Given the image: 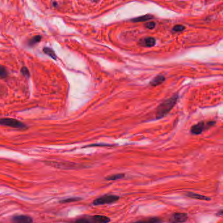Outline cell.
<instances>
[{"instance_id": "obj_10", "label": "cell", "mask_w": 223, "mask_h": 223, "mask_svg": "<svg viewBox=\"0 0 223 223\" xmlns=\"http://www.w3.org/2000/svg\"><path fill=\"white\" fill-rule=\"evenodd\" d=\"M161 222L162 220L159 218L151 217L137 220V221L134 222L133 223H160Z\"/></svg>"}, {"instance_id": "obj_18", "label": "cell", "mask_w": 223, "mask_h": 223, "mask_svg": "<svg viewBox=\"0 0 223 223\" xmlns=\"http://www.w3.org/2000/svg\"><path fill=\"white\" fill-rule=\"evenodd\" d=\"M82 198H77V197H74V198H66L64 199H62L61 200L60 203H70V202H78L79 200H81Z\"/></svg>"}, {"instance_id": "obj_21", "label": "cell", "mask_w": 223, "mask_h": 223, "mask_svg": "<svg viewBox=\"0 0 223 223\" xmlns=\"http://www.w3.org/2000/svg\"><path fill=\"white\" fill-rule=\"evenodd\" d=\"M145 26H146V28H147L148 29H153L155 27V23L154 22H149L147 23Z\"/></svg>"}, {"instance_id": "obj_5", "label": "cell", "mask_w": 223, "mask_h": 223, "mask_svg": "<svg viewBox=\"0 0 223 223\" xmlns=\"http://www.w3.org/2000/svg\"><path fill=\"white\" fill-rule=\"evenodd\" d=\"M188 220V215L186 213H174L170 218L171 223H183Z\"/></svg>"}, {"instance_id": "obj_20", "label": "cell", "mask_w": 223, "mask_h": 223, "mask_svg": "<svg viewBox=\"0 0 223 223\" xmlns=\"http://www.w3.org/2000/svg\"><path fill=\"white\" fill-rule=\"evenodd\" d=\"M21 73L23 75L25 76L26 77H30V71L27 67H24L21 69Z\"/></svg>"}, {"instance_id": "obj_16", "label": "cell", "mask_w": 223, "mask_h": 223, "mask_svg": "<svg viewBox=\"0 0 223 223\" xmlns=\"http://www.w3.org/2000/svg\"><path fill=\"white\" fill-rule=\"evenodd\" d=\"M41 38L42 37H41V35L34 36V37H32V39H30L28 41V44H29V45L30 46L34 45L35 44L39 42V41L41 40Z\"/></svg>"}, {"instance_id": "obj_9", "label": "cell", "mask_w": 223, "mask_h": 223, "mask_svg": "<svg viewBox=\"0 0 223 223\" xmlns=\"http://www.w3.org/2000/svg\"><path fill=\"white\" fill-rule=\"evenodd\" d=\"M185 195L187 197H188V198L195 199H198V200H205V201L211 200V198H209L208 196L202 195V194H197L195 193H193V192H187Z\"/></svg>"}, {"instance_id": "obj_8", "label": "cell", "mask_w": 223, "mask_h": 223, "mask_svg": "<svg viewBox=\"0 0 223 223\" xmlns=\"http://www.w3.org/2000/svg\"><path fill=\"white\" fill-rule=\"evenodd\" d=\"M12 220L15 223H33V219L27 215H17L13 217Z\"/></svg>"}, {"instance_id": "obj_22", "label": "cell", "mask_w": 223, "mask_h": 223, "mask_svg": "<svg viewBox=\"0 0 223 223\" xmlns=\"http://www.w3.org/2000/svg\"><path fill=\"white\" fill-rule=\"evenodd\" d=\"M223 214V210L222 209H220L219 211H218V213H217V215L218 217H221L222 215Z\"/></svg>"}, {"instance_id": "obj_14", "label": "cell", "mask_w": 223, "mask_h": 223, "mask_svg": "<svg viewBox=\"0 0 223 223\" xmlns=\"http://www.w3.org/2000/svg\"><path fill=\"white\" fill-rule=\"evenodd\" d=\"M43 51L44 52V53L47 54V55L49 56H51L52 58H53L54 60L56 59V54L52 48H49V47H45L43 49Z\"/></svg>"}, {"instance_id": "obj_7", "label": "cell", "mask_w": 223, "mask_h": 223, "mask_svg": "<svg viewBox=\"0 0 223 223\" xmlns=\"http://www.w3.org/2000/svg\"><path fill=\"white\" fill-rule=\"evenodd\" d=\"M207 125V124H206L204 122H200V123H199L197 124H195V125H194L193 127H192L190 129V132L194 135L200 134L202 132L207 128L206 127Z\"/></svg>"}, {"instance_id": "obj_1", "label": "cell", "mask_w": 223, "mask_h": 223, "mask_svg": "<svg viewBox=\"0 0 223 223\" xmlns=\"http://www.w3.org/2000/svg\"><path fill=\"white\" fill-rule=\"evenodd\" d=\"M177 100V96L170 98L167 100L164 101V102L160 104L157 109V118H161L168 114L170 111L172 109V108L174 107L176 102Z\"/></svg>"}, {"instance_id": "obj_6", "label": "cell", "mask_w": 223, "mask_h": 223, "mask_svg": "<svg viewBox=\"0 0 223 223\" xmlns=\"http://www.w3.org/2000/svg\"><path fill=\"white\" fill-rule=\"evenodd\" d=\"M47 164H52L51 166H53L56 168H64V169H76V168H80V164L79 165L75 164V163L71 162H47Z\"/></svg>"}, {"instance_id": "obj_17", "label": "cell", "mask_w": 223, "mask_h": 223, "mask_svg": "<svg viewBox=\"0 0 223 223\" xmlns=\"http://www.w3.org/2000/svg\"><path fill=\"white\" fill-rule=\"evenodd\" d=\"M8 76V71L4 66L0 65V78L4 79Z\"/></svg>"}, {"instance_id": "obj_3", "label": "cell", "mask_w": 223, "mask_h": 223, "mask_svg": "<svg viewBox=\"0 0 223 223\" xmlns=\"http://www.w3.org/2000/svg\"><path fill=\"white\" fill-rule=\"evenodd\" d=\"M120 199V197L113 194H105L95 199L93 201V205L96 206H103L106 204H111L115 203Z\"/></svg>"}, {"instance_id": "obj_11", "label": "cell", "mask_w": 223, "mask_h": 223, "mask_svg": "<svg viewBox=\"0 0 223 223\" xmlns=\"http://www.w3.org/2000/svg\"><path fill=\"white\" fill-rule=\"evenodd\" d=\"M141 45L147 46V47H151L155 45V39L153 37H147L143 39L141 41Z\"/></svg>"}, {"instance_id": "obj_19", "label": "cell", "mask_w": 223, "mask_h": 223, "mask_svg": "<svg viewBox=\"0 0 223 223\" xmlns=\"http://www.w3.org/2000/svg\"><path fill=\"white\" fill-rule=\"evenodd\" d=\"M185 26L182 25H176L173 28V32H182L183 30H185Z\"/></svg>"}, {"instance_id": "obj_13", "label": "cell", "mask_w": 223, "mask_h": 223, "mask_svg": "<svg viewBox=\"0 0 223 223\" xmlns=\"http://www.w3.org/2000/svg\"><path fill=\"white\" fill-rule=\"evenodd\" d=\"M125 177V174L124 173H116V174L111 175L109 176H107L105 179L107 181H116L118 179H122Z\"/></svg>"}, {"instance_id": "obj_4", "label": "cell", "mask_w": 223, "mask_h": 223, "mask_svg": "<svg viewBox=\"0 0 223 223\" xmlns=\"http://www.w3.org/2000/svg\"><path fill=\"white\" fill-rule=\"evenodd\" d=\"M0 125L12 127L15 128L24 129L26 128V126L24 123L19 121L11 118H0Z\"/></svg>"}, {"instance_id": "obj_12", "label": "cell", "mask_w": 223, "mask_h": 223, "mask_svg": "<svg viewBox=\"0 0 223 223\" xmlns=\"http://www.w3.org/2000/svg\"><path fill=\"white\" fill-rule=\"evenodd\" d=\"M164 81H165L164 76L158 75L156 77H154V78L152 79L151 82H150V84H151V86L156 87V86H158V85L162 84Z\"/></svg>"}, {"instance_id": "obj_15", "label": "cell", "mask_w": 223, "mask_h": 223, "mask_svg": "<svg viewBox=\"0 0 223 223\" xmlns=\"http://www.w3.org/2000/svg\"><path fill=\"white\" fill-rule=\"evenodd\" d=\"M152 19H153V17H152V15H145V16L136 18V19H133V20L134 22H143V21H147V20H149Z\"/></svg>"}, {"instance_id": "obj_2", "label": "cell", "mask_w": 223, "mask_h": 223, "mask_svg": "<svg viewBox=\"0 0 223 223\" xmlns=\"http://www.w3.org/2000/svg\"><path fill=\"white\" fill-rule=\"evenodd\" d=\"M111 221L109 217L105 215H93L84 216L77 219L75 223H109Z\"/></svg>"}]
</instances>
